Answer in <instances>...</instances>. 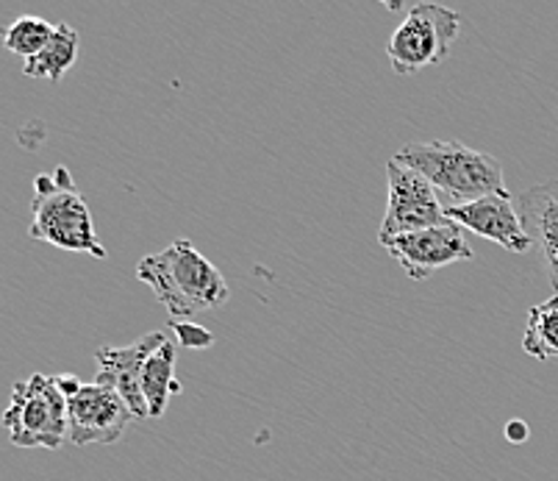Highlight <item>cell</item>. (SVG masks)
Segmentation results:
<instances>
[{"label":"cell","mask_w":558,"mask_h":481,"mask_svg":"<svg viewBox=\"0 0 558 481\" xmlns=\"http://www.w3.org/2000/svg\"><path fill=\"white\" fill-rule=\"evenodd\" d=\"M461 14L439 3H414L403 23L389 39V62L398 75L420 73V70L448 59L450 45L461 32Z\"/></svg>","instance_id":"5"},{"label":"cell","mask_w":558,"mask_h":481,"mask_svg":"<svg viewBox=\"0 0 558 481\" xmlns=\"http://www.w3.org/2000/svg\"><path fill=\"white\" fill-rule=\"evenodd\" d=\"M167 337H170V332H150L125 348H100L95 353V359H98V376H95V382L117 389L120 398L134 412V418H148V404H145V395H142V371H145L150 353Z\"/></svg>","instance_id":"9"},{"label":"cell","mask_w":558,"mask_h":481,"mask_svg":"<svg viewBox=\"0 0 558 481\" xmlns=\"http://www.w3.org/2000/svg\"><path fill=\"white\" fill-rule=\"evenodd\" d=\"M3 426L17 448L56 450L68 443V398L56 376L32 373L12 389Z\"/></svg>","instance_id":"4"},{"label":"cell","mask_w":558,"mask_h":481,"mask_svg":"<svg viewBox=\"0 0 558 481\" xmlns=\"http://www.w3.org/2000/svg\"><path fill=\"white\" fill-rule=\"evenodd\" d=\"M56 25H50L48 20L37 17V14H23V17L14 20L3 32V45H7L9 53L23 56V62L34 59L37 53H43L45 45L53 37Z\"/></svg>","instance_id":"15"},{"label":"cell","mask_w":558,"mask_h":481,"mask_svg":"<svg viewBox=\"0 0 558 481\" xmlns=\"http://www.w3.org/2000/svg\"><path fill=\"white\" fill-rule=\"evenodd\" d=\"M28 237L45 242V245L62 248V251L86 253V256H95V260L109 256L98 231H95L93 212H89L84 195L75 187L70 170L62 165L34 179Z\"/></svg>","instance_id":"3"},{"label":"cell","mask_w":558,"mask_h":481,"mask_svg":"<svg viewBox=\"0 0 558 481\" xmlns=\"http://www.w3.org/2000/svg\"><path fill=\"white\" fill-rule=\"evenodd\" d=\"M136 278L154 290L170 321L215 312L231 298L220 270L190 240H175L165 251L145 256L136 265Z\"/></svg>","instance_id":"1"},{"label":"cell","mask_w":558,"mask_h":481,"mask_svg":"<svg viewBox=\"0 0 558 481\" xmlns=\"http://www.w3.org/2000/svg\"><path fill=\"white\" fill-rule=\"evenodd\" d=\"M68 398V443L75 448L86 445H111L123 437L134 412L120 393L100 382H78L64 373L56 376Z\"/></svg>","instance_id":"6"},{"label":"cell","mask_w":558,"mask_h":481,"mask_svg":"<svg viewBox=\"0 0 558 481\" xmlns=\"http://www.w3.org/2000/svg\"><path fill=\"white\" fill-rule=\"evenodd\" d=\"M389 253L400 262L405 276L414 281H425L434 276L436 270L453 265V262H470L475 260L473 245L466 242V235L461 226L453 220L442 223V226H430L423 231H411V235L395 237L387 245Z\"/></svg>","instance_id":"8"},{"label":"cell","mask_w":558,"mask_h":481,"mask_svg":"<svg viewBox=\"0 0 558 481\" xmlns=\"http://www.w3.org/2000/svg\"><path fill=\"white\" fill-rule=\"evenodd\" d=\"M175 353H179V342L175 337H167L154 353H150L145 371H142V395L148 404V418H161L170 407L175 395H181V382L175 378Z\"/></svg>","instance_id":"12"},{"label":"cell","mask_w":558,"mask_h":481,"mask_svg":"<svg viewBox=\"0 0 558 481\" xmlns=\"http://www.w3.org/2000/svg\"><path fill=\"white\" fill-rule=\"evenodd\" d=\"M522 351L527 357L547 362L558 357V296L536 303L527 312L525 334H522Z\"/></svg>","instance_id":"14"},{"label":"cell","mask_w":558,"mask_h":481,"mask_svg":"<svg viewBox=\"0 0 558 481\" xmlns=\"http://www.w3.org/2000/svg\"><path fill=\"white\" fill-rule=\"evenodd\" d=\"M167 332L175 337L181 348H190V351H201V348L215 346V334L206 332L203 326H195L190 321H170V328Z\"/></svg>","instance_id":"16"},{"label":"cell","mask_w":558,"mask_h":481,"mask_svg":"<svg viewBox=\"0 0 558 481\" xmlns=\"http://www.w3.org/2000/svg\"><path fill=\"white\" fill-rule=\"evenodd\" d=\"M514 204L522 229L545 256L547 278L558 296V179L531 187L514 197Z\"/></svg>","instance_id":"11"},{"label":"cell","mask_w":558,"mask_h":481,"mask_svg":"<svg viewBox=\"0 0 558 481\" xmlns=\"http://www.w3.org/2000/svg\"><path fill=\"white\" fill-rule=\"evenodd\" d=\"M387 187L389 201L387 215H384L378 231L380 245H387L395 237L448 223V212H445L442 201H439L436 190L430 187V181L420 176L417 170L400 165L395 156L387 161Z\"/></svg>","instance_id":"7"},{"label":"cell","mask_w":558,"mask_h":481,"mask_svg":"<svg viewBox=\"0 0 558 481\" xmlns=\"http://www.w3.org/2000/svg\"><path fill=\"white\" fill-rule=\"evenodd\" d=\"M506 437L511 440L514 445L525 443L527 440V426H525V420H511L509 426H506Z\"/></svg>","instance_id":"17"},{"label":"cell","mask_w":558,"mask_h":481,"mask_svg":"<svg viewBox=\"0 0 558 481\" xmlns=\"http://www.w3.org/2000/svg\"><path fill=\"white\" fill-rule=\"evenodd\" d=\"M448 220H453L464 231H473L484 240L497 242V245L511 253H525L527 248L534 245L527 231L522 229L511 192H497V195H486L481 201H473V204L448 209Z\"/></svg>","instance_id":"10"},{"label":"cell","mask_w":558,"mask_h":481,"mask_svg":"<svg viewBox=\"0 0 558 481\" xmlns=\"http://www.w3.org/2000/svg\"><path fill=\"white\" fill-rule=\"evenodd\" d=\"M395 159L430 181L445 212L509 192L500 159L464 143H414L400 148Z\"/></svg>","instance_id":"2"},{"label":"cell","mask_w":558,"mask_h":481,"mask_svg":"<svg viewBox=\"0 0 558 481\" xmlns=\"http://www.w3.org/2000/svg\"><path fill=\"white\" fill-rule=\"evenodd\" d=\"M78 59V32L70 23H56V32L50 43L45 45L43 53L23 64V73L28 79H45V81H62L64 73Z\"/></svg>","instance_id":"13"}]
</instances>
